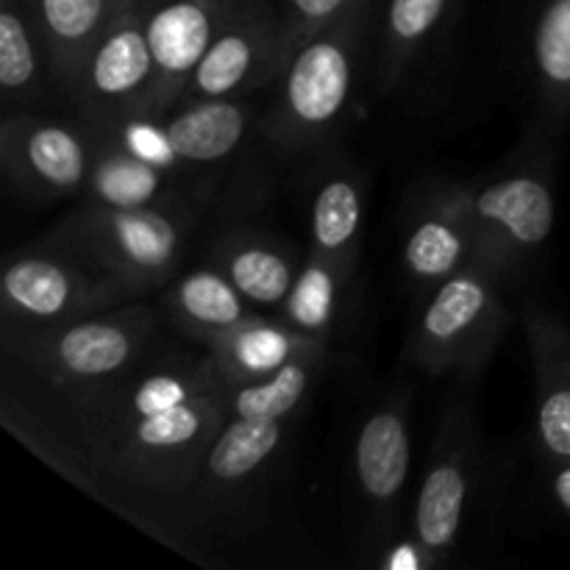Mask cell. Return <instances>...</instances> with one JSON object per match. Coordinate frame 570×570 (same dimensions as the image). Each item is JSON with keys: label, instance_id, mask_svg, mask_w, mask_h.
<instances>
[{"label": "cell", "instance_id": "6", "mask_svg": "<svg viewBox=\"0 0 570 570\" xmlns=\"http://www.w3.org/2000/svg\"><path fill=\"white\" fill-rule=\"evenodd\" d=\"M134 295L106 273L50 243L11 256L0 278L6 321L26 328L59 326L128 304Z\"/></svg>", "mask_w": 570, "mask_h": 570}, {"label": "cell", "instance_id": "12", "mask_svg": "<svg viewBox=\"0 0 570 570\" xmlns=\"http://www.w3.org/2000/svg\"><path fill=\"white\" fill-rule=\"evenodd\" d=\"M473 460L476 456H473L468 415L462 410H451L449 417H443V432L423 476L415 521H412V538L434 557L438 566L454 549L456 534L465 521L473 484Z\"/></svg>", "mask_w": 570, "mask_h": 570}, {"label": "cell", "instance_id": "23", "mask_svg": "<svg viewBox=\"0 0 570 570\" xmlns=\"http://www.w3.org/2000/svg\"><path fill=\"white\" fill-rule=\"evenodd\" d=\"M50 78L42 39L33 28L26 0H0V92L6 111L33 100Z\"/></svg>", "mask_w": 570, "mask_h": 570}, {"label": "cell", "instance_id": "28", "mask_svg": "<svg viewBox=\"0 0 570 570\" xmlns=\"http://www.w3.org/2000/svg\"><path fill=\"white\" fill-rule=\"evenodd\" d=\"M92 137L106 139V142L117 145L126 154L137 156V159L148 161V165L159 167L173 178H187L193 167L178 156L176 145H173L170 131H167L165 115H154V111L134 109L126 115L109 117V120H81Z\"/></svg>", "mask_w": 570, "mask_h": 570}, {"label": "cell", "instance_id": "20", "mask_svg": "<svg viewBox=\"0 0 570 570\" xmlns=\"http://www.w3.org/2000/svg\"><path fill=\"white\" fill-rule=\"evenodd\" d=\"M215 267L226 273L250 306L278 312L298 278L301 259L278 239L239 232L217 245Z\"/></svg>", "mask_w": 570, "mask_h": 570}, {"label": "cell", "instance_id": "14", "mask_svg": "<svg viewBox=\"0 0 570 570\" xmlns=\"http://www.w3.org/2000/svg\"><path fill=\"white\" fill-rule=\"evenodd\" d=\"M471 265H476V234L468 217L465 189L445 187L432 193L406 232V276L429 293Z\"/></svg>", "mask_w": 570, "mask_h": 570}, {"label": "cell", "instance_id": "19", "mask_svg": "<svg viewBox=\"0 0 570 570\" xmlns=\"http://www.w3.org/2000/svg\"><path fill=\"white\" fill-rule=\"evenodd\" d=\"M92 145L83 200L120 206V209H184L181 187H178L181 178L167 176L165 170L126 154L106 139L92 137Z\"/></svg>", "mask_w": 570, "mask_h": 570}, {"label": "cell", "instance_id": "13", "mask_svg": "<svg viewBox=\"0 0 570 570\" xmlns=\"http://www.w3.org/2000/svg\"><path fill=\"white\" fill-rule=\"evenodd\" d=\"M538 387V443L549 462L570 460V328L540 301L521 309Z\"/></svg>", "mask_w": 570, "mask_h": 570}, {"label": "cell", "instance_id": "29", "mask_svg": "<svg viewBox=\"0 0 570 570\" xmlns=\"http://www.w3.org/2000/svg\"><path fill=\"white\" fill-rule=\"evenodd\" d=\"M454 0H390L387 26H384V87H395L406 65L434 28L445 20Z\"/></svg>", "mask_w": 570, "mask_h": 570}, {"label": "cell", "instance_id": "8", "mask_svg": "<svg viewBox=\"0 0 570 570\" xmlns=\"http://www.w3.org/2000/svg\"><path fill=\"white\" fill-rule=\"evenodd\" d=\"M92 137L83 122H61L31 111H6L0 167L17 193L53 200L83 193L92 165Z\"/></svg>", "mask_w": 570, "mask_h": 570}, {"label": "cell", "instance_id": "4", "mask_svg": "<svg viewBox=\"0 0 570 570\" xmlns=\"http://www.w3.org/2000/svg\"><path fill=\"white\" fill-rule=\"evenodd\" d=\"M154 328L156 312L128 301L59 326L26 328L20 360L53 387L83 395L126 376L150 343Z\"/></svg>", "mask_w": 570, "mask_h": 570}, {"label": "cell", "instance_id": "27", "mask_svg": "<svg viewBox=\"0 0 570 570\" xmlns=\"http://www.w3.org/2000/svg\"><path fill=\"white\" fill-rule=\"evenodd\" d=\"M326 354L298 356L271 376L226 387V410L237 417H265V421H287L301 401L309 393Z\"/></svg>", "mask_w": 570, "mask_h": 570}, {"label": "cell", "instance_id": "1", "mask_svg": "<svg viewBox=\"0 0 570 570\" xmlns=\"http://www.w3.org/2000/svg\"><path fill=\"white\" fill-rule=\"evenodd\" d=\"M226 417V384L209 360H173L78 395V429L95 465L156 493L198 482Z\"/></svg>", "mask_w": 570, "mask_h": 570}, {"label": "cell", "instance_id": "31", "mask_svg": "<svg viewBox=\"0 0 570 570\" xmlns=\"http://www.w3.org/2000/svg\"><path fill=\"white\" fill-rule=\"evenodd\" d=\"M384 566L387 568H429V566H438V562H434V557L429 554V551L423 549L415 538H412V543L395 546L393 554L387 557V562H384Z\"/></svg>", "mask_w": 570, "mask_h": 570}, {"label": "cell", "instance_id": "22", "mask_svg": "<svg viewBox=\"0 0 570 570\" xmlns=\"http://www.w3.org/2000/svg\"><path fill=\"white\" fill-rule=\"evenodd\" d=\"M354 276L356 265H345V262L309 250V256L301 262L298 278L284 298L278 317L295 332L326 343L328 334L337 326L345 304V289L354 282Z\"/></svg>", "mask_w": 570, "mask_h": 570}, {"label": "cell", "instance_id": "26", "mask_svg": "<svg viewBox=\"0 0 570 570\" xmlns=\"http://www.w3.org/2000/svg\"><path fill=\"white\" fill-rule=\"evenodd\" d=\"M312 250L356 265L362 234V187L351 173H334L321 184L312 204Z\"/></svg>", "mask_w": 570, "mask_h": 570}, {"label": "cell", "instance_id": "7", "mask_svg": "<svg viewBox=\"0 0 570 570\" xmlns=\"http://www.w3.org/2000/svg\"><path fill=\"white\" fill-rule=\"evenodd\" d=\"M462 189L476 234V265L504 278L549 243L557 220L549 167H523L482 187Z\"/></svg>", "mask_w": 570, "mask_h": 570}, {"label": "cell", "instance_id": "30", "mask_svg": "<svg viewBox=\"0 0 570 570\" xmlns=\"http://www.w3.org/2000/svg\"><path fill=\"white\" fill-rule=\"evenodd\" d=\"M362 3H367V0H282L284 67L304 39H309L321 28L332 26L334 20H340Z\"/></svg>", "mask_w": 570, "mask_h": 570}, {"label": "cell", "instance_id": "11", "mask_svg": "<svg viewBox=\"0 0 570 570\" xmlns=\"http://www.w3.org/2000/svg\"><path fill=\"white\" fill-rule=\"evenodd\" d=\"M237 0H145V31L156 81L148 111L167 115L178 106L193 70L232 17Z\"/></svg>", "mask_w": 570, "mask_h": 570}, {"label": "cell", "instance_id": "21", "mask_svg": "<svg viewBox=\"0 0 570 570\" xmlns=\"http://www.w3.org/2000/svg\"><path fill=\"white\" fill-rule=\"evenodd\" d=\"M165 309L184 334L204 340L206 345L254 315V306L215 265L198 267L173 282L165 295Z\"/></svg>", "mask_w": 570, "mask_h": 570}, {"label": "cell", "instance_id": "25", "mask_svg": "<svg viewBox=\"0 0 570 570\" xmlns=\"http://www.w3.org/2000/svg\"><path fill=\"white\" fill-rule=\"evenodd\" d=\"M284 423L287 421L228 415L212 440L204 476L215 484H237L254 476L282 445Z\"/></svg>", "mask_w": 570, "mask_h": 570}, {"label": "cell", "instance_id": "15", "mask_svg": "<svg viewBox=\"0 0 570 570\" xmlns=\"http://www.w3.org/2000/svg\"><path fill=\"white\" fill-rule=\"evenodd\" d=\"M48 56L50 81L76 104L83 61L115 14L117 0H26Z\"/></svg>", "mask_w": 570, "mask_h": 570}, {"label": "cell", "instance_id": "32", "mask_svg": "<svg viewBox=\"0 0 570 570\" xmlns=\"http://www.w3.org/2000/svg\"><path fill=\"white\" fill-rule=\"evenodd\" d=\"M549 482H551V493H554L557 504H560V510L570 518V460L551 462Z\"/></svg>", "mask_w": 570, "mask_h": 570}, {"label": "cell", "instance_id": "9", "mask_svg": "<svg viewBox=\"0 0 570 570\" xmlns=\"http://www.w3.org/2000/svg\"><path fill=\"white\" fill-rule=\"evenodd\" d=\"M154 81L145 0H117L115 14L83 61L76 95L78 120H109L134 109L148 111Z\"/></svg>", "mask_w": 570, "mask_h": 570}, {"label": "cell", "instance_id": "16", "mask_svg": "<svg viewBox=\"0 0 570 570\" xmlns=\"http://www.w3.org/2000/svg\"><path fill=\"white\" fill-rule=\"evenodd\" d=\"M312 354H326V343L295 332L282 317L267 321V317L250 315L237 328L209 343L206 360L217 379L226 387H234V384L271 376L287 362Z\"/></svg>", "mask_w": 570, "mask_h": 570}, {"label": "cell", "instance_id": "17", "mask_svg": "<svg viewBox=\"0 0 570 570\" xmlns=\"http://www.w3.org/2000/svg\"><path fill=\"white\" fill-rule=\"evenodd\" d=\"M410 417L406 399H390L371 412L360 429L354 449L356 482L373 507H390L410 476Z\"/></svg>", "mask_w": 570, "mask_h": 570}, {"label": "cell", "instance_id": "10", "mask_svg": "<svg viewBox=\"0 0 570 570\" xmlns=\"http://www.w3.org/2000/svg\"><path fill=\"white\" fill-rule=\"evenodd\" d=\"M284 72V22L267 0H237L232 17L193 70L181 100L243 98Z\"/></svg>", "mask_w": 570, "mask_h": 570}, {"label": "cell", "instance_id": "3", "mask_svg": "<svg viewBox=\"0 0 570 570\" xmlns=\"http://www.w3.org/2000/svg\"><path fill=\"white\" fill-rule=\"evenodd\" d=\"M371 0L295 48L278 78V98L265 122L276 148L298 154L326 137L354 92L356 48Z\"/></svg>", "mask_w": 570, "mask_h": 570}, {"label": "cell", "instance_id": "2", "mask_svg": "<svg viewBox=\"0 0 570 570\" xmlns=\"http://www.w3.org/2000/svg\"><path fill=\"white\" fill-rule=\"evenodd\" d=\"M187 234L184 209H120L83 200L45 234V243L70 250L139 298L170 282L181 265Z\"/></svg>", "mask_w": 570, "mask_h": 570}, {"label": "cell", "instance_id": "18", "mask_svg": "<svg viewBox=\"0 0 570 570\" xmlns=\"http://www.w3.org/2000/svg\"><path fill=\"white\" fill-rule=\"evenodd\" d=\"M165 122L178 156L198 170L220 165L243 148L254 126V106L243 98L184 100L167 111Z\"/></svg>", "mask_w": 570, "mask_h": 570}, {"label": "cell", "instance_id": "5", "mask_svg": "<svg viewBox=\"0 0 570 570\" xmlns=\"http://www.w3.org/2000/svg\"><path fill=\"white\" fill-rule=\"evenodd\" d=\"M507 328L501 276L471 265L429 289L410 340V354L432 376H473L493 356Z\"/></svg>", "mask_w": 570, "mask_h": 570}, {"label": "cell", "instance_id": "24", "mask_svg": "<svg viewBox=\"0 0 570 570\" xmlns=\"http://www.w3.org/2000/svg\"><path fill=\"white\" fill-rule=\"evenodd\" d=\"M532 67L546 115H570V0H540L532 28Z\"/></svg>", "mask_w": 570, "mask_h": 570}]
</instances>
